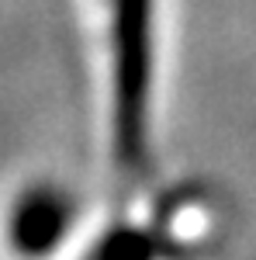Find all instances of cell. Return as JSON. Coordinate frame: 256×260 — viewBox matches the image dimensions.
<instances>
[{
  "mask_svg": "<svg viewBox=\"0 0 256 260\" xmlns=\"http://www.w3.org/2000/svg\"><path fill=\"white\" fill-rule=\"evenodd\" d=\"M104 4V62H107V128L118 184L135 187L153 170V45L156 0H100Z\"/></svg>",
  "mask_w": 256,
  "mask_h": 260,
  "instance_id": "6da1fadb",
  "label": "cell"
},
{
  "mask_svg": "<svg viewBox=\"0 0 256 260\" xmlns=\"http://www.w3.org/2000/svg\"><path fill=\"white\" fill-rule=\"evenodd\" d=\"M69 219H73L69 198H62L59 191H49V187H35L31 194H24L18 201V208L11 215L14 250L24 257L49 253L69 233Z\"/></svg>",
  "mask_w": 256,
  "mask_h": 260,
  "instance_id": "7a4b0ae2",
  "label": "cell"
}]
</instances>
